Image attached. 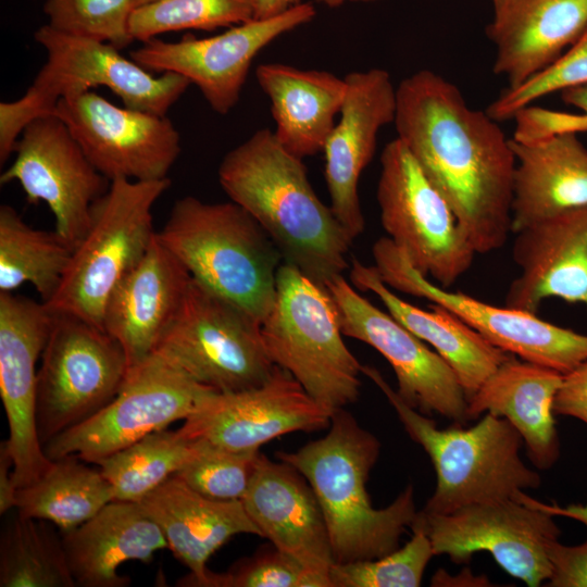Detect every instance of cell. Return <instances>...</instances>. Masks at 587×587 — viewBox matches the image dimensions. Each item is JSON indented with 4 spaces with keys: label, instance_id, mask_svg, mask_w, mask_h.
I'll return each instance as SVG.
<instances>
[{
    "label": "cell",
    "instance_id": "74e56055",
    "mask_svg": "<svg viewBox=\"0 0 587 587\" xmlns=\"http://www.w3.org/2000/svg\"><path fill=\"white\" fill-rule=\"evenodd\" d=\"M135 8L134 0H46L43 11L52 28L120 50L134 41L129 21Z\"/></svg>",
    "mask_w": 587,
    "mask_h": 587
},
{
    "label": "cell",
    "instance_id": "44dd1931",
    "mask_svg": "<svg viewBox=\"0 0 587 587\" xmlns=\"http://www.w3.org/2000/svg\"><path fill=\"white\" fill-rule=\"evenodd\" d=\"M345 80L347 90L340 117L323 152L330 209L353 241L365 228L359 179L374 157L378 132L394 123L397 87L383 68L351 72Z\"/></svg>",
    "mask_w": 587,
    "mask_h": 587
},
{
    "label": "cell",
    "instance_id": "8fae6325",
    "mask_svg": "<svg viewBox=\"0 0 587 587\" xmlns=\"http://www.w3.org/2000/svg\"><path fill=\"white\" fill-rule=\"evenodd\" d=\"M376 198L382 226L411 265L448 289L472 266L471 241L404 143L383 149Z\"/></svg>",
    "mask_w": 587,
    "mask_h": 587
},
{
    "label": "cell",
    "instance_id": "e575fe53",
    "mask_svg": "<svg viewBox=\"0 0 587 587\" xmlns=\"http://www.w3.org/2000/svg\"><path fill=\"white\" fill-rule=\"evenodd\" d=\"M49 522L16 515L1 533V587H75L63 540Z\"/></svg>",
    "mask_w": 587,
    "mask_h": 587
},
{
    "label": "cell",
    "instance_id": "277c9868",
    "mask_svg": "<svg viewBox=\"0 0 587 587\" xmlns=\"http://www.w3.org/2000/svg\"><path fill=\"white\" fill-rule=\"evenodd\" d=\"M157 237L196 282L262 324L275 301L283 257L248 211L232 200L210 203L185 196Z\"/></svg>",
    "mask_w": 587,
    "mask_h": 587
},
{
    "label": "cell",
    "instance_id": "1f68e13d",
    "mask_svg": "<svg viewBox=\"0 0 587 587\" xmlns=\"http://www.w3.org/2000/svg\"><path fill=\"white\" fill-rule=\"evenodd\" d=\"M84 462L76 454L52 460L38 480L17 489V514L52 523L62 533L95 516L114 500V490L99 467Z\"/></svg>",
    "mask_w": 587,
    "mask_h": 587
},
{
    "label": "cell",
    "instance_id": "603a6c76",
    "mask_svg": "<svg viewBox=\"0 0 587 587\" xmlns=\"http://www.w3.org/2000/svg\"><path fill=\"white\" fill-rule=\"evenodd\" d=\"M241 502L264 537L327 580L336 563L326 523L308 480L283 461L260 453Z\"/></svg>",
    "mask_w": 587,
    "mask_h": 587
},
{
    "label": "cell",
    "instance_id": "7dc6e473",
    "mask_svg": "<svg viewBox=\"0 0 587 587\" xmlns=\"http://www.w3.org/2000/svg\"><path fill=\"white\" fill-rule=\"evenodd\" d=\"M300 3H302V0H255L254 18L273 17Z\"/></svg>",
    "mask_w": 587,
    "mask_h": 587
},
{
    "label": "cell",
    "instance_id": "83f0119b",
    "mask_svg": "<svg viewBox=\"0 0 587 587\" xmlns=\"http://www.w3.org/2000/svg\"><path fill=\"white\" fill-rule=\"evenodd\" d=\"M563 374L512 355L467 400L469 421L484 412L507 419L520 433L533 465L551 469L560 455L552 405Z\"/></svg>",
    "mask_w": 587,
    "mask_h": 587
},
{
    "label": "cell",
    "instance_id": "60d3db41",
    "mask_svg": "<svg viewBox=\"0 0 587 587\" xmlns=\"http://www.w3.org/2000/svg\"><path fill=\"white\" fill-rule=\"evenodd\" d=\"M208 587H330L291 555L272 545L238 560L228 571L212 572Z\"/></svg>",
    "mask_w": 587,
    "mask_h": 587
},
{
    "label": "cell",
    "instance_id": "4316f807",
    "mask_svg": "<svg viewBox=\"0 0 587 587\" xmlns=\"http://www.w3.org/2000/svg\"><path fill=\"white\" fill-rule=\"evenodd\" d=\"M63 546L76 586L126 587L117 569L127 561L149 563L168 549L159 525L138 502L113 500L95 516L63 533Z\"/></svg>",
    "mask_w": 587,
    "mask_h": 587
},
{
    "label": "cell",
    "instance_id": "52a82bcc",
    "mask_svg": "<svg viewBox=\"0 0 587 587\" xmlns=\"http://www.w3.org/2000/svg\"><path fill=\"white\" fill-rule=\"evenodd\" d=\"M273 363L321 405L335 412L357 401L362 364L347 348L327 289L282 263L273 308L261 324Z\"/></svg>",
    "mask_w": 587,
    "mask_h": 587
},
{
    "label": "cell",
    "instance_id": "ab89813d",
    "mask_svg": "<svg viewBox=\"0 0 587 587\" xmlns=\"http://www.w3.org/2000/svg\"><path fill=\"white\" fill-rule=\"evenodd\" d=\"M586 84L587 27L549 66L516 87H507L486 112L497 122L508 121L542 97Z\"/></svg>",
    "mask_w": 587,
    "mask_h": 587
},
{
    "label": "cell",
    "instance_id": "681fc988",
    "mask_svg": "<svg viewBox=\"0 0 587 587\" xmlns=\"http://www.w3.org/2000/svg\"><path fill=\"white\" fill-rule=\"evenodd\" d=\"M317 2L328 7V8H338L342 4H346V3H351V2H372V1H376V0H316Z\"/></svg>",
    "mask_w": 587,
    "mask_h": 587
},
{
    "label": "cell",
    "instance_id": "f546056e",
    "mask_svg": "<svg viewBox=\"0 0 587 587\" xmlns=\"http://www.w3.org/2000/svg\"><path fill=\"white\" fill-rule=\"evenodd\" d=\"M511 142L516 158L512 233L544 217L587 207V148L577 133Z\"/></svg>",
    "mask_w": 587,
    "mask_h": 587
},
{
    "label": "cell",
    "instance_id": "6da1fadb",
    "mask_svg": "<svg viewBox=\"0 0 587 587\" xmlns=\"http://www.w3.org/2000/svg\"><path fill=\"white\" fill-rule=\"evenodd\" d=\"M396 98L397 138L448 202L476 253L502 248L512 233L516 158L511 139L433 71L402 79Z\"/></svg>",
    "mask_w": 587,
    "mask_h": 587
},
{
    "label": "cell",
    "instance_id": "8992f818",
    "mask_svg": "<svg viewBox=\"0 0 587 587\" xmlns=\"http://www.w3.org/2000/svg\"><path fill=\"white\" fill-rule=\"evenodd\" d=\"M35 40L47 60L25 95L0 103V163L14 152L25 126L45 114H52L57 102L97 86L109 88L124 107L164 116L191 84L173 72L154 76L114 46L62 33L43 25Z\"/></svg>",
    "mask_w": 587,
    "mask_h": 587
},
{
    "label": "cell",
    "instance_id": "7c38bea8",
    "mask_svg": "<svg viewBox=\"0 0 587 587\" xmlns=\"http://www.w3.org/2000/svg\"><path fill=\"white\" fill-rule=\"evenodd\" d=\"M215 390L199 384L159 352L130 367L118 394L99 412L43 446L50 460L76 454L87 463L185 421Z\"/></svg>",
    "mask_w": 587,
    "mask_h": 587
},
{
    "label": "cell",
    "instance_id": "f907efd6",
    "mask_svg": "<svg viewBox=\"0 0 587 587\" xmlns=\"http://www.w3.org/2000/svg\"><path fill=\"white\" fill-rule=\"evenodd\" d=\"M135 1V7H140V5H145L147 3H150V2H153L155 0H134Z\"/></svg>",
    "mask_w": 587,
    "mask_h": 587
},
{
    "label": "cell",
    "instance_id": "cb8c5ba5",
    "mask_svg": "<svg viewBox=\"0 0 587 587\" xmlns=\"http://www.w3.org/2000/svg\"><path fill=\"white\" fill-rule=\"evenodd\" d=\"M191 275L155 236L110 295L103 329L125 351L129 369L150 357L177 316Z\"/></svg>",
    "mask_w": 587,
    "mask_h": 587
},
{
    "label": "cell",
    "instance_id": "f35d334b",
    "mask_svg": "<svg viewBox=\"0 0 587 587\" xmlns=\"http://www.w3.org/2000/svg\"><path fill=\"white\" fill-rule=\"evenodd\" d=\"M198 451L175 476L215 500H241L252 479L260 451H230L196 441Z\"/></svg>",
    "mask_w": 587,
    "mask_h": 587
},
{
    "label": "cell",
    "instance_id": "e0dca14e",
    "mask_svg": "<svg viewBox=\"0 0 587 587\" xmlns=\"http://www.w3.org/2000/svg\"><path fill=\"white\" fill-rule=\"evenodd\" d=\"M14 152V161L0 176L1 185L15 180L29 203L45 202L54 216V230L74 249L88 228L93 202L111 182L54 114L29 122Z\"/></svg>",
    "mask_w": 587,
    "mask_h": 587
},
{
    "label": "cell",
    "instance_id": "b9f144b4",
    "mask_svg": "<svg viewBox=\"0 0 587 587\" xmlns=\"http://www.w3.org/2000/svg\"><path fill=\"white\" fill-rule=\"evenodd\" d=\"M514 118L517 121L514 139L517 140H534L565 132H587V116L583 113L569 114L527 107Z\"/></svg>",
    "mask_w": 587,
    "mask_h": 587
},
{
    "label": "cell",
    "instance_id": "836d02e7",
    "mask_svg": "<svg viewBox=\"0 0 587 587\" xmlns=\"http://www.w3.org/2000/svg\"><path fill=\"white\" fill-rule=\"evenodd\" d=\"M198 444L179 429L151 433L96 465L114 490V500L140 502L183 469L197 453Z\"/></svg>",
    "mask_w": 587,
    "mask_h": 587
},
{
    "label": "cell",
    "instance_id": "d590c367",
    "mask_svg": "<svg viewBox=\"0 0 587 587\" xmlns=\"http://www.w3.org/2000/svg\"><path fill=\"white\" fill-rule=\"evenodd\" d=\"M255 0H155L134 9L129 29L134 40L159 35L233 27L254 20Z\"/></svg>",
    "mask_w": 587,
    "mask_h": 587
},
{
    "label": "cell",
    "instance_id": "7402d4cb",
    "mask_svg": "<svg viewBox=\"0 0 587 587\" xmlns=\"http://www.w3.org/2000/svg\"><path fill=\"white\" fill-rule=\"evenodd\" d=\"M512 258L520 274L504 305L537 314L559 298L587 311V207L560 212L513 233Z\"/></svg>",
    "mask_w": 587,
    "mask_h": 587
},
{
    "label": "cell",
    "instance_id": "f6af8a7d",
    "mask_svg": "<svg viewBox=\"0 0 587 587\" xmlns=\"http://www.w3.org/2000/svg\"><path fill=\"white\" fill-rule=\"evenodd\" d=\"M13 459L3 441L0 445V513L16 507L17 488L13 479Z\"/></svg>",
    "mask_w": 587,
    "mask_h": 587
},
{
    "label": "cell",
    "instance_id": "d4e9b609",
    "mask_svg": "<svg viewBox=\"0 0 587 587\" xmlns=\"http://www.w3.org/2000/svg\"><path fill=\"white\" fill-rule=\"evenodd\" d=\"M163 532L168 549L189 570L179 586L208 587L211 555L239 534L260 536L241 500H215L173 475L140 502Z\"/></svg>",
    "mask_w": 587,
    "mask_h": 587
},
{
    "label": "cell",
    "instance_id": "ee69618b",
    "mask_svg": "<svg viewBox=\"0 0 587 587\" xmlns=\"http://www.w3.org/2000/svg\"><path fill=\"white\" fill-rule=\"evenodd\" d=\"M552 410L555 416L575 417L587 425V361L563 375Z\"/></svg>",
    "mask_w": 587,
    "mask_h": 587
},
{
    "label": "cell",
    "instance_id": "ba28073f",
    "mask_svg": "<svg viewBox=\"0 0 587 587\" xmlns=\"http://www.w3.org/2000/svg\"><path fill=\"white\" fill-rule=\"evenodd\" d=\"M157 180L116 178L92 204L90 221L60 287L43 302L52 312L77 315L103 328L107 301L149 249L154 236L152 209L170 188Z\"/></svg>",
    "mask_w": 587,
    "mask_h": 587
},
{
    "label": "cell",
    "instance_id": "3957f363",
    "mask_svg": "<svg viewBox=\"0 0 587 587\" xmlns=\"http://www.w3.org/2000/svg\"><path fill=\"white\" fill-rule=\"evenodd\" d=\"M380 442L342 409L327 434L276 459L296 469L321 507L336 563L380 558L399 548L417 514L411 485L387 507L375 509L366 490Z\"/></svg>",
    "mask_w": 587,
    "mask_h": 587
},
{
    "label": "cell",
    "instance_id": "7a4b0ae2",
    "mask_svg": "<svg viewBox=\"0 0 587 587\" xmlns=\"http://www.w3.org/2000/svg\"><path fill=\"white\" fill-rule=\"evenodd\" d=\"M302 160L261 128L224 155L218 182L264 228L284 262L325 287L349 267L353 241L315 193Z\"/></svg>",
    "mask_w": 587,
    "mask_h": 587
},
{
    "label": "cell",
    "instance_id": "c3c4849f",
    "mask_svg": "<svg viewBox=\"0 0 587 587\" xmlns=\"http://www.w3.org/2000/svg\"><path fill=\"white\" fill-rule=\"evenodd\" d=\"M564 103L582 111L587 116V84L561 92Z\"/></svg>",
    "mask_w": 587,
    "mask_h": 587
},
{
    "label": "cell",
    "instance_id": "5b68a950",
    "mask_svg": "<svg viewBox=\"0 0 587 587\" xmlns=\"http://www.w3.org/2000/svg\"><path fill=\"white\" fill-rule=\"evenodd\" d=\"M362 374L382 390L408 435L432 460L437 484L422 511L448 514L540 486V475L520 458L523 439L507 419L487 412L472 427L453 424L440 429L428 415L409 407L377 369L362 365Z\"/></svg>",
    "mask_w": 587,
    "mask_h": 587
},
{
    "label": "cell",
    "instance_id": "4dcf8cb0",
    "mask_svg": "<svg viewBox=\"0 0 587 587\" xmlns=\"http://www.w3.org/2000/svg\"><path fill=\"white\" fill-rule=\"evenodd\" d=\"M255 78L270 99L280 145L301 159L323 152L344 103L345 78L282 63L260 64Z\"/></svg>",
    "mask_w": 587,
    "mask_h": 587
},
{
    "label": "cell",
    "instance_id": "9c48e42d",
    "mask_svg": "<svg viewBox=\"0 0 587 587\" xmlns=\"http://www.w3.org/2000/svg\"><path fill=\"white\" fill-rule=\"evenodd\" d=\"M128 372L124 349L103 328L71 313L53 312L37 372L41 445L103 409Z\"/></svg>",
    "mask_w": 587,
    "mask_h": 587
},
{
    "label": "cell",
    "instance_id": "484cf974",
    "mask_svg": "<svg viewBox=\"0 0 587 587\" xmlns=\"http://www.w3.org/2000/svg\"><path fill=\"white\" fill-rule=\"evenodd\" d=\"M587 27V0H508L486 33L494 73L513 88L554 62Z\"/></svg>",
    "mask_w": 587,
    "mask_h": 587
},
{
    "label": "cell",
    "instance_id": "bcb514c9",
    "mask_svg": "<svg viewBox=\"0 0 587 587\" xmlns=\"http://www.w3.org/2000/svg\"><path fill=\"white\" fill-rule=\"evenodd\" d=\"M530 501L538 508L548 512L552 516H564L580 522L587 527V502L585 504H570L560 507L558 504H546L529 497Z\"/></svg>",
    "mask_w": 587,
    "mask_h": 587
},
{
    "label": "cell",
    "instance_id": "d6986e66",
    "mask_svg": "<svg viewBox=\"0 0 587 587\" xmlns=\"http://www.w3.org/2000/svg\"><path fill=\"white\" fill-rule=\"evenodd\" d=\"M333 412L276 365L262 385L207 396L182 425L190 440L230 451H260L274 438L328 428Z\"/></svg>",
    "mask_w": 587,
    "mask_h": 587
},
{
    "label": "cell",
    "instance_id": "30bf717a",
    "mask_svg": "<svg viewBox=\"0 0 587 587\" xmlns=\"http://www.w3.org/2000/svg\"><path fill=\"white\" fill-rule=\"evenodd\" d=\"M155 351L217 392L260 386L276 367L261 324L192 277L183 305Z\"/></svg>",
    "mask_w": 587,
    "mask_h": 587
},
{
    "label": "cell",
    "instance_id": "ffe728a7",
    "mask_svg": "<svg viewBox=\"0 0 587 587\" xmlns=\"http://www.w3.org/2000/svg\"><path fill=\"white\" fill-rule=\"evenodd\" d=\"M52 319L53 312L42 301L0 291V396L17 489L38 480L52 463L43 451L36 420V365Z\"/></svg>",
    "mask_w": 587,
    "mask_h": 587
},
{
    "label": "cell",
    "instance_id": "816d5d0a",
    "mask_svg": "<svg viewBox=\"0 0 587 587\" xmlns=\"http://www.w3.org/2000/svg\"><path fill=\"white\" fill-rule=\"evenodd\" d=\"M505 1H508V0H490V2H491V4H492V8H494V9L500 7V5L503 4Z\"/></svg>",
    "mask_w": 587,
    "mask_h": 587
},
{
    "label": "cell",
    "instance_id": "8d00e7d4",
    "mask_svg": "<svg viewBox=\"0 0 587 587\" xmlns=\"http://www.w3.org/2000/svg\"><path fill=\"white\" fill-rule=\"evenodd\" d=\"M411 529L412 538L403 547L380 558L335 563L329 572L332 587H419L435 554L427 535Z\"/></svg>",
    "mask_w": 587,
    "mask_h": 587
},
{
    "label": "cell",
    "instance_id": "7bdbcfd3",
    "mask_svg": "<svg viewBox=\"0 0 587 587\" xmlns=\"http://www.w3.org/2000/svg\"><path fill=\"white\" fill-rule=\"evenodd\" d=\"M548 554L551 563L549 587H587V539L576 546L555 540Z\"/></svg>",
    "mask_w": 587,
    "mask_h": 587
},
{
    "label": "cell",
    "instance_id": "f1b7e54d",
    "mask_svg": "<svg viewBox=\"0 0 587 587\" xmlns=\"http://www.w3.org/2000/svg\"><path fill=\"white\" fill-rule=\"evenodd\" d=\"M349 276L354 288L373 292L387 312L434 348L454 371L467 400L513 355L491 345L446 308L430 303L425 310L407 302L379 278L374 265L354 259Z\"/></svg>",
    "mask_w": 587,
    "mask_h": 587
},
{
    "label": "cell",
    "instance_id": "d6a6232c",
    "mask_svg": "<svg viewBox=\"0 0 587 587\" xmlns=\"http://www.w3.org/2000/svg\"><path fill=\"white\" fill-rule=\"evenodd\" d=\"M73 248L55 232L29 226L15 209L0 207V291L29 283L48 302L61 285Z\"/></svg>",
    "mask_w": 587,
    "mask_h": 587
},
{
    "label": "cell",
    "instance_id": "2e32d148",
    "mask_svg": "<svg viewBox=\"0 0 587 587\" xmlns=\"http://www.w3.org/2000/svg\"><path fill=\"white\" fill-rule=\"evenodd\" d=\"M314 5L302 2L286 12L235 25L222 34L179 41L152 38L129 52L151 73L173 72L195 84L213 111L227 114L238 103L255 55L276 38L313 20Z\"/></svg>",
    "mask_w": 587,
    "mask_h": 587
},
{
    "label": "cell",
    "instance_id": "5bb4252c",
    "mask_svg": "<svg viewBox=\"0 0 587 587\" xmlns=\"http://www.w3.org/2000/svg\"><path fill=\"white\" fill-rule=\"evenodd\" d=\"M372 254L379 278L389 288L446 308L507 353L563 375L587 361V335L534 313L449 291L417 272L388 237L374 242Z\"/></svg>",
    "mask_w": 587,
    "mask_h": 587
},
{
    "label": "cell",
    "instance_id": "4fadbf2b",
    "mask_svg": "<svg viewBox=\"0 0 587 587\" xmlns=\"http://www.w3.org/2000/svg\"><path fill=\"white\" fill-rule=\"evenodd\" d=\"M411 528L427 535L435 555L446 554L454 563L488 551L509 575L529 587L548 582V550L561 534L553 516L523 490L514 498L473 503L448 514L419 511Z\"/></svg>",
    "mask_w": 587,
    "mask_h": 587
},
{
    "label": "cell",
    "instance_id": "ac0fdd59",
    "mask_svg": "<svg viewBox=\"0 0 587 587\" xmlns=\"http://www.w3.org/2000/svg\"><path fill=\"white\" fill-rule=\"evenodd\" d=\"M52 114L110 182L166 178L182 150L166 115L121 108L90 90L61 98Z\"/></svg>",
    "mask_w": 587,
    "mask_h": 587
},
{
    "label": "cell",
    "instance_id": "9a60e30c",
    "mask_svg": "<svg viewBox=\"0 0 587 587\" xmlns=\"http://www.w3.org/2000/svg\"><path fill=\"white\" fill-rule=\"evenodd\" d=\"M325 288L339 315L344 336L367 344L391 365L397 394L411 408L465 425L467 399L451 366L389 312L360 295L344 275Z\"/></svg>",
    "mask_w": 587,
    "mask_h": 587
}]
</instances>
